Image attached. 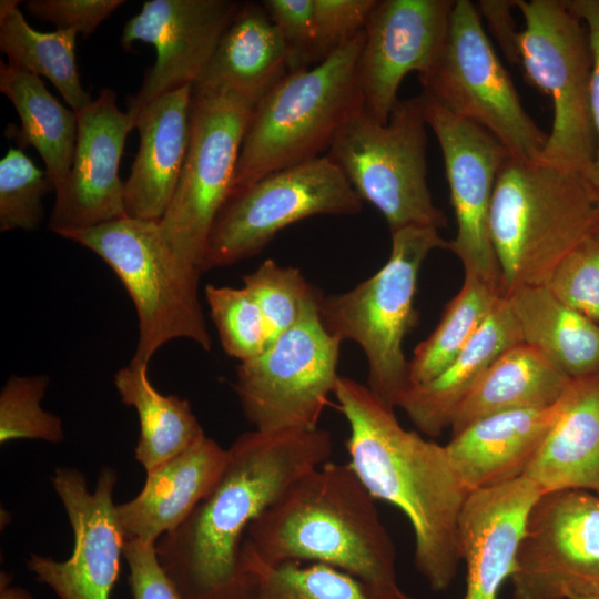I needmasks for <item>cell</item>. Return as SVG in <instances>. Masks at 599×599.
<instances>
[{
  "mask_svg": "<svg viewBox=\"0 0 599 599\" xmlns=\"http://www.w3.org/2000/svg\"><path fill=\"white\" fill-rule=\"evenodd\" d=\"M561 398L548 407L486 416L453 435L445 447L466 491L522 477L560 414Z\"/></svg>",
  "mask_w": 599,
  "mask_h": 599,
  "instance_id": "44dd1931",
  "label": "cell"
},
{
  "mask_svg": "<svg viewBox=\"0 0 599 599\" xmlns=\"http://www.w3.org/2000/svg\"><path fill=\"white\" fill-rule=\"evenodd\" d=\"M568 3L585 22L592 50L590 110L596 136V152L586 176L599 193V0H568Z\"/></svg>",
  "mask_w": 599,
  "mask_h": 599,
  "instance_id": "7bdbcfd3",
  "label": "cell"
},
{
  "mask_svg": "<svg viewBox=\"0 0 599 599\" xmlns=\"http://www.w3.org/2000/svg\"><path fill=\"white\" fill-rule=\"evenodd\" d=\"M54 190L47 172L22 149L10 148L0 161V231H32L44 219L43 196Z\"/></svg>",
  "mask_w": 599,
  "mask_h": 599,
  "instance_id": "d590c367",
  "label": "cell"
},
{
  "mask_svg": "<svg viewBox=\"0 0 599 599\" xmlns=\"http://www.w3.org/2000/svg\"><path fill=\"white\" fill-rule=\"evenodd\" d=\"M50 378L45 375L10 376L0 393V443L38 439L58 444L64 439L62 420L42 408Z\"/></svg>",
  "mask_w": 599,
  "mask_h": 599,
  "instance_id": "e575fe53",
  "label": "cell"
},
{
  "mask_svg": "<svg viewBox=\"0 0 599 599\" xmlns=\"http://www.w3.org/2000/svg\"><path fill=\"white\" fill-rule=\"evenodd\" d=\"M262 3L286 44L288 72L312 67L314 0H265Z\"/></svg>",
  "mask_w": 599,
  "mask_h": 599,
  "instance_id": "ab89813d",
  "label": "cell"
},
{
  "mask_svg": "<svg viewBox=\"0 0 599 599\" xmlns=\"http://www.w3.org/2000/svg\"><path fill=\"white\" fill-rule=\"evenodd\" d=\"M242 2L234 0H151L123 28L120 43L154 45L156 60L128 100L134 119L156 98L202 78L214 50Z\"/></svg>",
  "mask_w": 599,
  "mask_h": 599,
  "instance_id": "e0dca14e",
  "label": "cell"
},
{
  "mask_svg": "<svg viewBox=\"0 0 599 599\" xmlns=\"http://www.w3.org/2000/svg\"><path fill=\"white\" fill-rule=\"evenodd\" d=\"M390 233L386 263L349 291L321 292L318 311L331 335L359 345L368 365L366 385L395 407L409 385L403 342L418 323L414 302L419 271L432 251L448 250V241L434 227L407 226Z\"/></svg>",
  "mask_w": 599,
  "mask_h": 599,
  "instance_id": "52a82bcc",
  "label": "cell"
},
{
  "mask_svg": "<svg viewBox=\"0 0 599 599\" xmlns=\"http://www.w3.org/2000/svg\"><path fill=\"white\" fill-rule=\"evenodd\" d=\"M377 0H314L313 65L365 30Z\"/></svg>",
  "mask_w": 599,
  "mask_h": 599,
  "instance_id": "f35d334b",
  "label": "cell"
},
{
  "mask_svg": "<svg viewBox=\"0 0 599 599\" xmlns=\"http://www.w3.org/2000/svg\"><path fill=\"white\" fill-rule=\"evenodd\" d=\"M524 476L541 494H599V373L571 380L560 414Z\"/></svg>",
  "mask_w": 599,
  "mask_h": 599,
  "instance_id": "d4e9b609",
  "label": "cell"
},
{
  "mask_svg": "<svg viewBox=\"0 0 599 599\" xmlns=\"http://www.w3.org/2000/svg\"><path fill=\"white\" fill-rule=\"evenodd\" d=\"M242 564L252 599H369L355 578L324 564L271 565L244 542Z\"/></svg>",
  "mask_w": 599,
  "mask_h": 599,
  "instance_id": "d6a6232c",
  "label": "cell"
},
{
  "mask_svg": "<svg viewBox=\"0 0 599 599\" xmlns=\"http://www.w3.org/2000/svg\"><path fill=\"white\" fill-rule=\"evenodd\" d=\"M526 476L468 494L458 519V550L466 565L461 599H498L516 569L527 514L540 495Z\"/></svg>",
  "mask_w": 599,
  "mask_h": 599,
  "instance_id": "ffe728a7",
  "label": "cell"
},
{
  "mask_svg": "<svg viewBox=\"0 0 599 599\" xmlns=\"http://www.w3.org/2000/svg\"><path fill=\"white\" fill-rule=\"evenodd\" d=\"M427 129L420 95L399 100L386 123L363 106L343 124L326 153L359 199L383 214L390 232L447 225L427 183Z\"/></svg>",
  "mask_w": 599,
  "mask_h": 599,
  "instance_id": "ba28073f",
  "label": "cell"
},
{
  "mask_svg": "<svg viewBox=\"0 0 599 599\" xmlns=\"http://www.w3.org/2000/svg\"><path fill=\"white\" fill-rule=\"evenodd\" d=\"M0 599H34V598L26 589L11 586V576L2 571L1 577H0Z\"/></svg>",
  "mask_w": 599,
  "mask_h": 599,
  "instance_id": "f6af8a7d",
  "label": "cell"
},
{
  "mask_svg": "<svg viewBox=\"0 0 599 599\" xmlns=\"http://www.w3.org/2000/svg\"><path fill=\"white\" fill-rule=\"evenodd\" d=\"M510 582L512 599L599 596V494H540L527 514Z\"/></svg>",
  "mask_w": 599,
  "mask_h": 599,
  "instance_id": "5bb4252c",
  "label": "cell"
},
{
  "mask_svg": "<svg viewBox=\"0 0 599 599\" xmlns=\"http://www.w3.org/2000/svg\"><path fill=\"white\" fill-rule=\"evenodd\" d=\"M317 293L297 322L258 356L240 363L235 393L260 432L312 430L334 393L342 341L324 327Z\"/></svg>",
  "mask_w": 599,
  "mask_h": 599,
  "instance_id": "8fae6325",
  "label": "cell"
},
{
  "mask_svg": "<svg viewBox=\"0 0 599 599\" xmlns=\"http://www.w3.org/2000/svg\"><path fill=\"white\" fill-rule=\"evenodd\" d=\"M223 473L174 530L155 544L159 561L185 599H252L242 564L248 526L298 478L329 460L322 428L241 434Z\"/></svg>",
  "mask_w": 599,
  "mask_h": 599,
  "instance_id": "6da1fadb",
  "label": "cell"
},
{
  "mask_svg": "<svg viewBox=\"0 0 599 599\" xmlns=\"http://www.w3.org/2000/svg\"><path fill=\"white\" fill-rule=\"evenodd\" d=\"M123 557L129 567L128 582L133 599H185L161 566L155 544L126 541Z\"/></svg>",
  "mask_w": 599,
  "mask_h": 599,
  "instance_id": "b9f144b4",
  "label": "cell"
},
{
  "mask_svg": "<svg viewBox=\"0 0 599 599\" xmlns=\"http://www.w3.org/2000/svg\"><path fill=\"white\" fill-rule=\"evenodd\" d=\"M193 87L167 92L139 111L140 145L124 183L126 216L160 221L177 186L190 142Z\"/></svg>",
  "mask_w": 599,
  "mask_h": 599,
  "instance_id": "7402d4cb",
  "label": "cell"
},
{
  "mask_svg": "<svg viewBox=\"0 0 599 599\" xmlns=\"http://www.w3.org/2000/svg\"><path fill=\"white\" fill-rule=\"evenodd\" d=\"M116 479L113 468L103 467L90 491L79 469L54 470L51 481L72 529V554L63 561L31 554L27 567L59 599L111 598L125 544L113 500Z\"/></svg>",
  "mask_w": 599,
  "mask_h": 599,
  "instance_id": "2e32d148",
  "label": "cell"
},
{
  "mask_svg": "<svg viewBox=\"0 0 599 599\" xmlns=\"http://www.w3.org/2000/svg\"><path fill=\"white\" fill-rule=\"evenodd\" d=\"M362 202L327 154L271 173L227 199L209 234L202 272L256 256L298 221L357 214Z\"/></svg>",
  "mask_w": 599,
  "mask_h": 599,
  "instance_id": "7c38bea8",
  "label": "cell"
},
{
  "mask_svg": "<svg viewBox=\"0 0 599 599\" xmlns=\"http://www.w3.org/2000/svg\"><path fill=\"white\" fill-rule=\"evenodd\" d=\"M576 599H599V596H593V597H581V598H576Z\"/></svg>",
  "mask_w": 599,
  "mask_h": 599,
  "instance_id": "bcb514c9",
  "label": "cell"
},
{
  "mask_svg": "<svg viewBox=\"0 0 599 599\" xmlns=\"http://www.w3.org/2000/svg\"><path fill=\"white\" fill-rule=\"evenodd\" d=\"M148 367L146 363L131 359L114 375L121 402L134 408L139 417L134 458L145 473L184 453L206 436L189 400L161 394L152 385Z\"/></svg>",
  "mask_w": 599,
  "mask_h": 599,
  "instance_id": "f546056e",
  "label": "cell"
},
{
  "mask_svg": "<svg viewBox=\"0 0 599 599\" xmlns=\"http://www.w3.org/2000/svg\"><path fill=\"white\" fill-rule=\"evenodd\" d=\"M20 1H0V51L13 68L48 78L77 114L92 103L80 82L75 61L77 32L33 29L20 10Z\"/></svg>",
  "mask_w": 599,
  "mask_h": 599,
  "instance_id": "4dcf8cb0",
  "label": "cell"
},
{
  "mask_svg": "<svg viewBox=\"0 0 599 599\" xmlns=\"http://www.w3.org/2000/svg\"><path fill=\"white\" fill-rule=\"evenodd\" d=\"M489 232L504 296L545 286L599 232V193L583 172L509 155L496 177Z\"/></svg>",
  "mask_w": 599,
  "mask_h": 599,
  "instance_id": "277c9868",
  "label": "cell"
},
{
  "mask_svg": "<svg viewBox=\"0 0 599 599\" xmlns=\"http://www.w3.org/2000/svg\"><path fill=\"white\" fill-rule=\"evenodd\" d=\"M419 95L441 151L456 219V235L448 241V250L461 262L465 275L501 286L489 213L497 174L510 153L483 126L451 114L424 93Z\"/></svg>",
  "mask_w": 599,
  "mask_h": 599,
  "instance_id": "9a60e30c",
  "label": "cell"
},
{
  "mask_svg": "<svg viewBox=\"0 0 599 599\" xmlns=\"http://www.w3.org/2000/svg\"><path fill=\"white\" fill-rule=\"evenodd\" d=\"M455 0H377L359 57L364 108L386 123L403 79L428 71L446 37Z\"/></svg>",
  "mask_w": 599,
  "mask_h": 599,
  "instance_id": "ac0fdd59",
  "label": "cell"
},
{
  "mask_svg": "<svg viewBox=\"0 0 599 599\" xmlns=\"http://www.w3.org/2000/svg\"><path fill=\"white\" fill-rule=\"evenodd\" d=\"M364 38L365 30L323 61L288 72L262 98L242 142L230 196L328 152L343 124L364 106Z\"/></svg>",
  "mask_w": 599,
  "mask_h": 599,
  "instance_id": "5b68a950",
  "label": "cell"
},
{
  "mask_svg": "<svg viewBox=\"0 0 599 599\" xmlns=\"http://www.w3.org/2000/svg\"><path fill=\"white\" fill-rule=\"evenodd\" d=\"M204 293L211 319L229 356L242 363L267 348L272 343L270 328L248 291L207 284Z\"/></svg>",
  "mask_w": 599,
  "mask_h": 599,
  "instance_id": "836d02e7",
  "label": "cell"
},
{
  "mask_svg": "<svg viewBox=\"0 0 599 599\" xmlns=\"http://www.w3.org/2000/svg\"><path fill=\"white\" fill-rule=\"evenodd\" d=\"M545 286L561 303L599 323V232L573 248Z\"/></svg>",
  "mask_w": 599,
  "mask_h": 599,
  "instance_id": "74e56055",
  "label": "cell"
},
{
  "mask_svg": "<svg viewBox=\"0 0 599 599\" xmlns=\"http://www.w3.org/2000/svg\"><path fill=\"white\" fill-rule=\"evenodd\" d=\"M516 8L525 23L519 64L554 106L538 161L586 174L596 152L590 110L593 58L587 27L568 0H516Z\"/></svg>",
  "mask_w": 599,
  "mask_h": 599,
  "instance_id": "9c48e42d",
  "label": "cell"
},
{
  "mask_svg": "<svg viewBox=\"0 0 599 599\" xmlns=\"http://www.w3.org/2000/svg\"><path fill=\"white\" fill-rule=\"evenodd\" d=\"M501 296L500 284L465 275L436 328L414 349L408 361L409 385L426 383L440 374L476 335Z\"/></svg>",
  "mask_w": 599,
  "mask_h": 599,
  "instance_id": "1f68e13d",
  "label": "cell"
},
{
  "mask_svg": "<svg viewBox=\"0 0 599 599\" xmlns=\"http://www.w3.org/2000/svg\"><path fill=\"white\" fill-rule=\"evenodd\" d=\"M227 457V449L205 436L146 471L140 493L116 505L125 542L156 544L164 534L176 529L219 480Z\"/></svg>",
  "mask_w": 599,
  "mask_h": 599,
  "instance_id": "603a6c76",
  "label": "cell"
},
{
  "mask_svg": "<svg viewBox=\"0 0 599 599\" xmlns=\"http://www.w3.org/2000/svg\"><path fill=\"white\" fill-rule=\"evenodd\" d=\"M522 342L510 303L501 296L464 349L436 377L407 386L395 407L406 413L423 434L438 437L450 428L454 415L490 364L506 349Z\"/></svg>",
  "mask_w": 599,
  "mask_h": 599,
  "instance_id": "cb8c5ba5",
  "label": "cell"
},
{
  "mask_svg": "<svg viewBox=\"0 0 599 599\" xmlns=\"http://www.w3.org/2000/svg\"><path fill=\"white\" fill-rule=\"evenodd\" d=\"M288 67L286 44L263 3L242 2L193 87L232 92L256 105Z\"/></svg>",
  "mask_w": 599,
  "mask_h": 599,
  "instance_id": "484cf974",
  "label": "cell"
},
{
  "mask_svg": "<svg viewBox=\"0 0 599 599\" xmlns=\"http://www.w3.org/2000/svg\"><path fill=\"white\" fill-rule=\"evenodd\" d=\"M135 119L116 105V94L103 89L78 113V136L71 172L55 195L49 229L65 231L93 227L126 216L124 183L119 176L126 138Z\"/></svg>",
  "mask_w": 599,
  "mask_h": 599,
  "instance_id": "d6986e66",
  "label": "cell"
},
{
  "mask_svg": "<svg viewBox=\"0 0 599 599\" xmlns=\"http://www.w3.org/2000/svg\"><path fill=\"white\" fill-rule=\"evenodd\" d=\"M255 106L232 92L193 87L189 149L159 224L170 246L201 271L209 234L232 191Z\"/></svg>",
  "mask_w": 599,
  "mask_h": 599,
  "instance_id": "4fadbf2b",
  "label": "cell"
},
{
  "mask_svg": "<svg viewBox=\"0 0 599 599\" xmlns=\"http://www.w3.org/2000/svg\"><path fill=\"white\" fill-rule=\"evenodd\" d=\"M478 11L508 61L519 64V35L511 10L516 0H480Z\"/></svg>",
  "mask_w": 599,
  "mask_h": 599,
  "instance_id": "ee69618b",
  "label": "cell"
},
{
  "mask_svg": "<svg viewBox=\"0 0 599 599\" xmlns=\"http://www.w3.org/2000/svg\"><path fill=\"white\" fill-rule=\"evenodd\" d=\"M333 395L349 427L347 464L376 500L406 516L417 571L432 590L447 589L460 562L458 519L468 493L445 445L405 429L366 384L339 375Z\"/></svg>",
  "mask_w": 599,
  "mask_h": 599,
  "instance_id": "7a4b0ae2",
  "label": "cell"
},
{
  "mask_svg": "<svg viewBox=\"0 0 599 599\" xmlns=\"http://www.w3.org/2000/svg\"><path fill=\"white\" fill-rule=\"evenodd\" d=\"M243 287L258 304L268 325L272 342L292 327L305 304L317 293L301 270L266 258L255 271L243 276Z\"/></svg>",
  "mask_w": 599,
  "mask_h": 599,
  "instance_id": "8d00e7d4",
  "label": "cell"
},
{
  "mask_svg": "<svg viewBox=\"0 0 599 599\" xmlns=\"http://www.w3.org/2000/svg\"><path fill=\"white\" fill-rule=\"evenodd\" d=\"M425 95L495 135L510 155L538 161L546 134L524 109L475 2L455 0L446 37L426 73Z\"/></svg>",
  "mask_w": 599,
  "mask_h": 599,
  "instance_id": "30bf717a",
  "label": "cell"
},
{
  "mask_svg": "<svg viewBox=\"0 0 599 599\" xmlns=\"http://www.w3.org/2000/svg\"><path fill=\"white\" fill-rule=\"evenodd\" d=\"M58 235L95 253L123 283L138 315L133 361L149 364L163 345L176 338L211 351L199 300L202 271L170 246L159 221L124 216Z\"/></svg>",
  "mask_w": 599,
  "mask_h": 599,
  "instance_id": "8992f818",
  "label": "cell"
},
{
  "mask_svg": "<svg viewBox=\"0 0 599 599\" xmlns=\"http://www.w3.org/2000/svg\"><path fill=\"white\" fill-rule=\"evenodd\" d=\"M123 3V0H29L24 8L32 17L51 22L55 30H72L87 38Z\"/></svg>",
  "mask_w": 599,
  "mask_h": 599,
  "instance_id": "60d3db41",
  "label": "cell"
},
{
  "mask_svg": "<svg viewBox=\"0 0 599 599\" xmlns=\"http://www.w3.org/2000/svg\"><path fill=\"white\" fill-rule=\"evenodd\" d=\"M375 500L348 464L328 460L291 485L248 526L243 542L271 565L336 568L369 599H412L399 586L396 548Z\"/></svg>",
  "mask_w": 599,
  "mask_h": 599,
  "instance_id": "3957f363",
  "label": "cell"
},
{
  "mask_svg": "<svg viewBox=\"0 0 599 599\" xmlns=\"http://www.w3.org/2000/svg\"><path fill=\"white\" fill-rule=\"evenodd\" d=\"M571 378L536 347L524 342L502 352L458 406L451 436L486 416L556 404Z\"/></svg>",
  "mask_w": 599,
  "mask_h": 599,
  "instance_id": "4316f807",
  "label": "cell"
},
{
  "mask_svg": "<svg viewBox=\"0 0 599 599\" xmlns=\"http://www.w3.org/2000/svg\"><path fill=\"white\" fill-rule=\"evenodd\" d=\"M506 297L524 343L571 379L599 373V323L561 303L546 286H524Z\"/></svg>",
  "mask_w": 599,
  "mask_h": 599,
  "instance_id": "83f0119b",
  "label": "cell"
},
{
  "mask_svg": "<svg viewBox=\"0 0 599 599\" xmlns=\"http://www.w3.org/2000/svg\"><path fill=\"white\" fill-rule=\"evenodd\" d=\"M0 91L13 104L21 128L8 129L20 149L31 145L41 155L45 172L62 193L68 182L77 144L78 114L63 106L40 77L0 62Z\"/></svg>",
  "mask_w": 599,
  "mask_h": 599,
  "instance_id": "f1b7e54d",
  "label": "cell"
}]
</instances>
